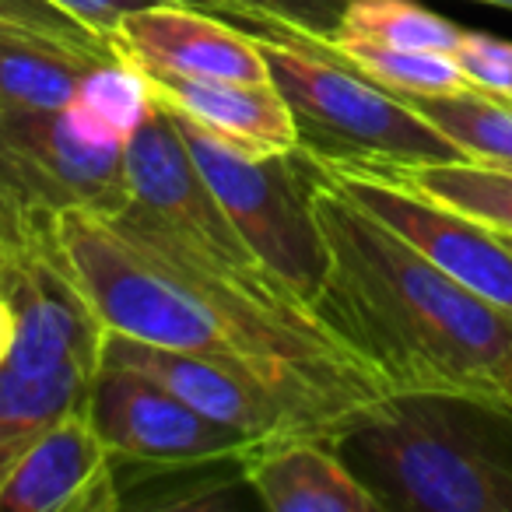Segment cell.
<instances>
[{"label": "cell", "mask_w": 512, "mask_h": 512, "mask_svg": "<svg viewBox=\"0 0 512 512\" xmlns=\"http://www.w3.org/2000/svg\"><path fill=\"white\" fill-rule=\"evenodd\" d=\"M57 235L106 334L246 365L348 418L386 397L372 372L302 309L221 285L102 214L60 211Z\"/></svg>", "instance_id": "1"}, {"label": "cell", "mask_w": 512, "mask_h": 512, "mask_svg": "<svg viewBox=\"0 0 512 512\" xmlns=\"http://www.w3.org/2000/svg\"><path fill=\"white\" fill-rule=\"evenodd\" d=\"M316 221L327 278L313 316L386 393H449L498 404L512 320L348 197L320 162Z\"/></svg>", "instance_id": "2"}, {"label": "cell", "mask_w": 512, "mask_h": 512, "mask_svg": "<svg viewBox=\"0 0 512 512\" xmlns=\"http://www.w3.org/2000/svg\"><path fill=\"white\" fill-rule=\"evenodd\" d=\"M383 512H512V418L449 393H386L334 439Z\"/></svg>", "instance_id": "3"}, {"label": "cell", "mask_w": 512, "mask_h": 512, "mask_svg": "<svg viewBox=\"0 0 512 512\" xmlns=\"http://www.w3.org/2000/svg\"><path fill=\"white\" fill-rule=\"evenodd\" d=\"M271 81L285 95L299 144L330 165H428L467 158L404 99L330 57L320 43L260 36Z\"/></svg>", "instance_id": "4"}, {"label": "cell", "mask_w": 512, "mask_h": 512, "mask_svg": "<svg viewBox=\"0 0 512 512\" xmlns=\"http://www.w3.org/2000/svg\"><path fill=\"white\" fill-rule=\"evenodd\" d=\"M123 158H127L130 204L113 214L116 225L221 285L274 306L299 309L288 302V295L274 285L264 264L246 246V239L235 232L232 218L193 165L165 109H151L144 127L127 141Z\"/></svg>", "instance_id": "5"}, {"label": "cell", "mask_w": 512, "mask_h": 512, "mask_svg": "<svg viewBox=\"0 0 512 512\" xmlns=\"http://www.w3.org/2000/svg\"><path fill=\"white\" fill-rule=\"evenodd\" d=\"M172 123L235 232L246 239L274 285L288 302L313 313L327 278V242L313 207L320 158L302 144L285 155L249 158L183 116H172Z\"/></svg>", "instance_id": "6"}, {"label": "cell", "mask_w": 512, "mask_h": 512, "mask_svg": "<svg viewBox=\"0 0 512 512\" xmlns=\"http://www.w3.org/2000/svg\"><path fill=\"white\" fill-rule=\"evenodd\" d=\"M130 204L123 144L102 141L71 109L0 106V214L92 211Z\"/></svg>", "instance_id": "7"}, {"label": "cell", "mask_w": 512, "mask_h": 512, "mask_svg": "<svg viewBox=\"0 0 512 512\" xmlns=\"http://www.w3.org/2000/svg\"><path fill=\"white\" fill-rule=\"evenodd\" d=\"M102 358L151 376L204 418L246 435L253 446L299 439V435L334 442L337 432L351 421L348 414L334 411L313 393L295 390V386L278 383V379L246 369V365L225 362V358L155 348V344H141L116 334H106V355Z\"/></svg>", "instance_id": "8"}, {"label": "cell", "mask_w": 512, "mask_h": 512, "mask_svg": "<svg viewBox=\"0 0 512 512\" xmlns=\"http://www.w3.org/2000/svg\"><path fill=\"white\" fill-rule=\"evenodd\" d=\"M327 176L442 274L512 320V246L470 214L407 186L379 165H330Z\"/></svg>", "instance_id": "9"}, {"label": "cell", "mask_w": 512, "mask_h": 512, "mask_svg": "<svg viewBox=\"0 0 512 512\" xmlns=\"http://www.w3.org/2000/svg\"><path fill=\"white\" fill-rule=\"evenodd\" d=\"M88 414L120 467H193L246 460L253 442L193 411L186 400L130 365L102 358L88 386Z\"/></svg>", "instance_id": "10"}, {"label": "cell", "mask_w": 512, "mask_h": 512, "mask_svg": "<svg viewBox=\"0 0 512 512\" xmlns=\"http://www.w3.org/2000/svg\"><path fill=\"white\" fill-rule=\"evenodd\" d=\"M113 46L116 57L141 71L271 85V67L256 32H242L239 25L186 0L127 11L116 25Z\"/></svg>", "instance_id": "11"}, {"label": "cell", "mask_w": 512, "mask_h": 512, "mask_svg": "<svg viewBox=\"0 0 512 512\" xmlns=\"http://www.w3.org/2000/svg\"><path fill=\"white\" fill-rule=\"evenodd\" d=\"M116 509H123L120 463L95 428L88 404L39 435L0 488V512Z\"/></svg>", "instance_id": "12"}, {"label": "cell", "mask_w": 512, "mask_h": 512, "mask_svg": "<svg viewBox=\"0 0 512 512\" xmlns=\"http://www.w3.org/2000/svg\"><path fill=\"white\" fill-rule=\"evenodd\" d=\"M134 67V64H130ZM158 109L197 123L221 144L242 151L249 158H271L299 148V127L288 109L285 95L271 85L249 81H211V78H179V74L141 71Z\"/></svg>", "instance_id": "13"}, {"label": "cell", "mask_w": 512, "mask_h": 512, "mask_svg": "<svg viewBox=\"0 0 512 512\" xmlns=\"http://www.w3.org/2000/svg\"><path fill=\"white\" fill-rule=\"evenodd\" d=\"M242 477L271 512H383L334 442L316 435L256 446L242 460Z\"/></svg>", "instance_id": "14"}, {"label": "cell", "mask_w": 512, "mask_h": 512, "mask_svg": "<svg viewBox=\"0 0 512 512\" xmlns=\"http://www.w3.org/2000/svg\"><path fill=\"white\" fill-rule=\"evenodd\" d=\"M92 379L95 372L81 369L53 376H22L11 365L0 369V488L39 435L88 404Z\"/></svg>", "instance_id": "15"}, {"label": "cell", "mask_w": 512, "mask_h": 512, "mask_svg": "<svg viewBox=\"0 0 512 512\" xmlns=\"http://www.w3.org/2000/svg\"><path fill=\"white\" fill-rule=\"evenodd\" d=\"M323 50L330 57L344 60L348 67H355L362 78H369L372 85L386 88L397 99L407 95H449V92H467L474 88L463 74V67L456 64L453 53H435V50H400V46H383L372 39H355V36H330L323 39Z\"/></svg>", "instance_id": "16"}, {"label": "cell", "mask_w": 512, "mask_h": 512, "mask_svg": "<svg viewBox=\"0 0 512 512\" xmlns=\"http://www.w3.org/2000/svg\"><path fill=\"white\" fill-rule=\"evenodd\" d=\"M95 64L109 60L0 36V106L71 109Z\"/></svg>", "instance_id": "17"}, {"label": "cell", "mask_w": 512, "mask_h": 512, "mask_svg": "<svg viewBox=\"0 0 512 512\" xmlns=\"http://www.w3.org/2000/svg\"><path fill=\"white\" fill-rule=\"evenodd\" d=\"M404 102L439 134H446L470 162L498 169L512 165V102L477 88L449 95H407Z\"/></svg>", "instance_id": "18"}, {"label": "cell", "mask_w": 512, "mask_h": 512, "mask_svg": "<svg viewBox=\"0 0 512 512\" xmlns=\"http://www.w3.org/2000/svg\"><path fill=\"white\" fill-rule=\"evenodd\" d=\"M379 169L393 172L407 186L470 214L495 232L512 235V169L481 165L470 158L428 165H379Z\"/></svg>", "instance_id": "19"}, {"label": "cell", "mask_w": 512, "mask_h": 512, "mask_svg": "<svg viewBox=\"0 0 512 512\" xmlns=\"http://www.w3.org/2000/svg\"><path fill=\"white\" fill-rule=\"evenodd\" d=\"M151 109H155V102H151L141 74L127 60H109V64H95L88 71L71 113L95 137L127 148V141L144 127Z\"/></svg>", "instance_id": "20"}, {"label": "cell", "mask_w": 512, "mask_h": 512, "mask_svg": "<svg viewBox=\"0 0 512 512\" xmlns=\"http://www.w3.org/2000/svg\"><path fill=\"white\" fill-rule=\"evenodd\" d=\"M337 36L372 39L400 50L453 53L463 39V29L414 0H348Z\"/></svg>", "instance_id": "21"}, {"label": "cell", "mask_w": 512, "mask_h": 512, "mask_svg": "<svg viewBox=\"0 0 512 512\" xmlns=\"http://www.w3.org/2000/svg\"><path fill=\"white\" fill-rule=\"evenodd\" d=\"M186 4L246 22L260 36L323 43L337 32L348 0H186Z\"/></svg>", "instance_id": "22"}, {"label": "cell", "mask_w": 512, "mask_h": 512, "mask_svg": "<svg viewBox=\"0 0 512 512\" xmlns=\"http://www.w3.org/2000/svg\"><path fill=\"white\" fill-rule=\"evenodd\" d=\"M0 36L57 46L95 60H120L113 46L102 43L88 25L57 8L53 0H0Z\"/></svg>", "instance_id": "23"}, {"label": "cell", "mask_w": 512, "mask_h": 512, "mask_svg": "<svg viewBox=\"0 0 512 512\" xmlns=\"http://www.w3.org/2000/svg\"><path fill=\"white\" fill-rule=\"evenodd\" d=\"M453 57L477 92H488V95H495V99L512 102V43L509 39L488 36V32H463Z\"/></svg>", "instance_id": "24"}, {"label": "cell", "mask_w": 512, "mask_h": 512, "mask_svg": "<svg viewBox=\"0 0 512 512\" xmlns=\"http://www.w3.org/2000/svg\"><path fill=\"white\" fill-rule=\"evenodd\" d=\"M15 330H18V323H15V309H11V302L0 295V369L8 365V358H11V344H15Z\"/></svg>", "instance_id": "25"}, {"label": "cell", "mask_w": 512, "mask_h": 512, "mask_svg": "<svg viewBox=\"0 0 512 512\" xmlns=\"http://www.w3.org/2000/svg\"><path fill=\"white\" fill-rule=\"evenodd\" d=\"M498 404L512 418V351L505 355L502 369H498Z\"/></svg>", "instance_id": "26"}, {"label": "cell", "mask_w": 512, "mask_h": 512, "mask_svg": "<svg viewBox=\"0 0 512 512\" xmlns=\"http://www.w3.org/2000/svg\"><path fill=\"white\" fill-rule=\"evenodd\" d=\"M477 4H488V8H502V11H512V0H477Z\"/></svg>", "instance_id": "27"}, {"label": "cell", "mask_w": 512, "mask_h": 512, "mask_svg": "<svg viewBox=\"0 0 512 512\" xmlns=\"http://www.w3.org/2000/svg\"><path fill=\"white\" fill-rule=\"evenodd\" d=\"M498 235H502V232H498ZM502 239H505V242H509V246H512V235H502Z\"/></svg>", "instance_id": "28"}, {"label": "cell", "mask_w": 512, "mask_h": 512, "mask_svg": "<svg viewBox=\"0 0 512 512\" xmlns=\"http://www.w3.org/2000/svg\"><path fill=\"white\" fill-rule=\"evenodd\" d=\"M509 169H512V165H509Z\"/></svg>", "instance_id": "29"}]
</instances>
